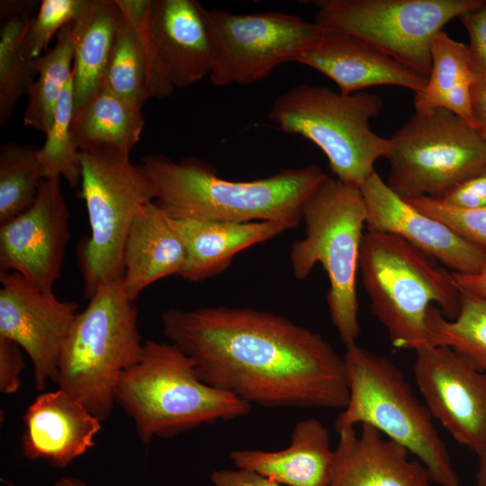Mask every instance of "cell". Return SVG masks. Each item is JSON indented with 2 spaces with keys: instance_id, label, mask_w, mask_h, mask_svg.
Masks as SVG:
<instances>
[{
  "instance_id": "22",
  "label": "cell",
  "mask_w": 486,
  "mask_h": 486,
  "mask_svg": "<svg viewBox=\"0 0 486 486\" xmlns=\"http://www.w3.org/2000/svg\"><path fill=\"white\" fill-rule=\"evenodd\" d=\"M186 262L184 243L173 219L157 202L135 216L123 250V284L131 301L153 283L180 274Z\"/></svg>"
},
{
  "instance_id": "11",
  "label": "cell",
  "mask_w": 486,
  "mask_h": 486,
  "mask_svg": "<svg viewBox=\"0 0 486 486\" xmlns=\"http://www.w3.org/2000/svg\"><path fill=\"white\" fill-rule=\"evenodd\" d=\"M486 0H317L315 22L358 38L428 77L435 36Z\"/></svg>"
},
{
  "instance_id": "15",
  "label": "cell",
  "mask_w": 486,
  "mask_h": 486,
  "mask_svg": "<svg viewBox=\"0 0 486 486\" xmlns=\"http://www.w3.org/2000/svg\"><path fill=\"white\" fill-rule=\"evenodd\" d=\"M61 178L43 179L33 204L0 227V268L46 292L60 277L69 240V210Z\"/></svg>"
},
{
  "instance_id": "25",
  "label": "cell",
  "mask_w": 486,
  "mask_h": 486,
  "mask_svg": "<svg viewBox=\"0 0 486 486\" xmlns=\"http://www.w3.org/2000/svg\"><path fill=\"white\" fill-rule=\"evenodd\" d=\"M121 17L116 0H86L72 22L74 111L102 86Z\"/></svg>"
},
{
  "instance_id": "19",
  "label": "cell",
  "mask_w": 486,
  "mask_h": 486,
  "mask_svg": "<svg viewBox=\"0 0 486 486\" xmlns=\"http://www.w3.org/2000/svg\"><path fill=\"white\" fill-rule=\"evenodd\" d=\"M22 452L66 468L94 446L101 420L62 390L39 395L23 415Z\"/></svg>"
},
{
  "instance_id": "40",
  "label": "cell",
  "mask_w": 486,
  "mask_h": 486,
  "mask_svg": "<svg viewBox=\"0 0 486 486\" xmlns=\"http://www.w3.org/2000/svg\"><path fill=\"white\" fill-rule=\"evenodd\" d=\"M453 276L461 292L486 299V253L482 265L476 273H453Z\"/></svg>"
},
{
  "instance_id": "18",
  "label": "cell",
  "mask_w": 486,
  "mask_h": 486,
  "mask_svg": "<svg viewBox=\"0 0 486 486\" xmlns=\"http://www.w3.org/2000/svg\"><path fill=\"white\" fill-rule=\"evenodd\" d=\"M205 10L195 0H151L152 39L161 70L174 87L189 86L211 74Z\"/></svg>"
},
{
  "instance_id": "34",
  "label": "cell",
  "mask_w": 486,
  "mask_h": 486,
  "mask_svg": "<svg viewBox=\"0 0 486 486\" xmlns=\"http://www.w3.org/2000/svg\"><path fill=\"white\" fill-rule=\"evenodd\" d=\"M86 0H42L25 39L30 56L36 58L49 47L55 34L78 15Z\"/></svg>"
},
{
  "instance_id": "32",
  "label": "cell",
  "mask_w": 486,
  "mask_h": 486,
  "mask_svg": "<svg viewBox=\"0 0 486 486\" xmlns=\"http://www.w3.org/2000/svg\"><path fill=\"white\" fill-rule=\"evenodd\" d=\"M101 87L141 108L150 98L146 61L122 14Z\"/></svg>"
},
{
  "instance_id": "42",
  "label": "cell",
  "mask_w": 486,
  "mask_h": 486,
  "mask_svg": "<svg viewBox=\"0 0 486 486\" xmlns=\"http://www.w3.org/2000/svg\"><path fill=\"white\" fill-rule=\"evenodd\" d=\"M479 464L475 474L476 486H486V447L478 455Z\"/></svg>"
},
{
  "instance_id": "28",
  "label": "cell",
  "mask_w": 486,
  "mask_h": 486,
  "mask_svg": "<svg viewBox=\"0 0 486 486\" xmlns=\"http://www.w3.org/2000/svg\"><path fill=\"white\" fill-rule=\"evenodd\" d=\"M72 22L58 32L54 46L33 61L37 76L26 94L28 103L22 121L25 126L45 134L52 124L61 94L73 75Z\"/></svg>"
},
{
  "instance_id": "38",
  "label": "cell",
  "mask_w": 486,
  "mask_h": 486,
  "mask_svg": "<svg viewBox=\"0 0 486 486\" xmlns=\"http://www.w3.org/2000/svg\"><path fill=\"white\" fill-rule=\"evenodd\" d=\"M22 348L13 341L0 339V391L15 393L21 386V373L25 364Z\"/></svg>"
},
{
  "instance_id": "5",
  "label": "cell",
  "mask_w": 486,
  "mask_h": 486,
  "mask_svg": "<svg viewBox=\"0 0 486 486\" xmlns=\"http://www.w3.org/2000/svg\"><path fill=\"white\" fill-rule=\"evenodd\" d=\"M144 343L138 307L123 279L101 286L77 312L62 350L57 384L101 421L116 404L122 374L140 357Z\"/></svg>"
},
{
  "instance_id": "4",
  "label": "cell",
  "mask_w": 486,
  "mask_h": 486,
  "mask_svg": "<svg viewBox=\"0 0 486 486\" xmlns=\"http://www.w3.org/2000/svg\"><path fill=\"white\" fill-rule=\"evenodd\" d=\"M116 403L132 418L144 444L203 424L247 416L252 405L202 382L192 358L173 343L147 340L122 375Z\"/></svg>"
},
{
  "instance_id": "24",
  "label": "cell",
  "mask_w": 486,
  "mask_h": 486,
  "mask_svg": "<svg viewBox=\"0 0 486 486\" xmlns=\"http://www.w3.org/2000/svg\"><path fill=\"white\" fill-rule=\"evenodd\" d=\"M476 80L469 46L439 32L432 41L428 82L414 95L415 112L446 109L477 130L472 106Z\"/></svg>"
},
{
  "instance_id": "12",
  "label": "cell",
  "mask_w": 486,
  "mask_h": 486,
  "mask_svg": "<svg viewBox=\"0 0 486 486\" xmlns=\"http://www.w3.org/2000/svg\"><path fill=\"white\" fill-rule=\"evenodd\" d=\"M212 49L213 86L251 85L277 66L295 62L316 44L326 29L282 12L236 14L205 10Z\"/></svg>"
},
{
  "instance_id": "20",
  "label": "cell",
  "mask_w": 486,
  "mask_h": 486,
  "mask_svg": "<svg viewBox=\"0 0 486 486\" xmlns=\"http://www.w3.org/2000/svg\"><path fill=\"white\" fill-rule=\"evenodd\" d=\"M329 486H431L424 464L409 459V451L372 426L338 432Z\"/></svg>"
},
{
  "instance_id": "43",
  "label": "cell",
  "mask_w": 486,
  "mask_h": 486,
  "mask_svg": "<svg viewBox=\"0 0 486 486\" xmlns=\"http://www.w3.org/2000/svg\"><path fill=\"white\" fill-rule=\"evenodd\" d=\"M55 486H87L83 481L75 477H63L58 481Z\"/></svg>"
},
{
  "instance_id": "17",
  "label": "cell",
  "mask_w": 486,
  "mask_h": 486,
  "mask_svg": "<svg viewBox=\"0 0 486 486\" xmlns=\"http://www.w3.org/2000/svg\"><path fill=\"white\" fill-rule=\"evenodd\" d=\"M295 62L322 73L346 94L375 86H397L416 93L428 82V77L367 42L329 30Z\"/></svg>"
},
{
  "instance_id": "36",
  "label": "cell",
  "mask_w": 486,
  "mask_h": 486,
  "mask_svg": "<svg viewBox=\"0 0 486 486\" xmlns=\"http://www.w3.org/2000/svg\"><path fill=\"white\" fill-rule=\"evenodd\" d=\"M469 37V50L477 78L486 80V3L459 17Z\"/></svg>"
},
{
  "instance_id": "7",
  "label": "cell",
  "mask_w": 486,
  "mask_h": 486,
  "mask_svg": "<svg viewBox=\"0 0 486 486\" xmlns=\"http://www.w3.org/2000/svg\"><path fill=\"white\" fill-rule=\"evenodd\" d=\"M305 237L292 244L294 276L304 280L314 266L325 270L329 288L327 302L333 326L348 346L360 335L356 289L359 255L366 224L360 188L327 176L304 205Z\"/></svg>"
},
{
  "instance_id": "30",
  "label": "cell",
  "mask_w": 486,
  "mask_h": 486,
  "mask_svg": "<svg viewBox=\"0 0 486 486\" xmlns=\"http://www.w3.org/2000/svg\"><path fill=\"white\" fill-rule=\"evenodd\" d=\"M38 147L10 142L0 148V223L29 209L43 180Z\"/></svg>"
},
{
  "instance_id": "6",
  "label": "cell",
  "mask_w": 486,
  "mask_h": 486,
  "mask_svg": "<svg viewBox=\"0 0 486 486\" xmlns=\"http://www.w3.org/2000/svg\"><path fill=\"white\" fill-rule=\"evenodd\" d=\"M349 392L334 423L337 432L366 424L417 456L438 486H460L446 445L404 374L388 358L356 343L343 355Z\"/></svg>"
},
{
  "instance_id": "26",
  "label": "cell",
  "mask_w": 486,
  "mask_h": 486,
  "mask_svg": "<svg viewBox=\"0 0 486 486\" xmlns=\"http://www.w3.org/2000/svg\"><path fill=\"white\" fill-rule=\"evenodd\" d=\"M144 122L141 107L100 87L74 111L71 130L80 151L109 148L130 154Z\"/></svg>"
},
{
  "instance_id": "16",
  "label": "cell",
  "mask_w": 486,
  "mask_h": 486,
  "mask_svg": "<svg viewBox=\"0 0 486 486\" xmlns=\"http://www.w3.org/2000/svg\"><path fill=\"white\" fill-rule=\"evenodd\" d=\"M359 188L366 209V230L395 235L453 273L473 274L482 266V250L396 194L376 171Z\"/></svg>"
},
{
  "instance_id": "35",
  "label": "cell",
  "mask_w": 486,
  "mask_h": 486,
  "mask_svg": "<svg viewBox=\"0 0 486 486\" xmlns=\"http://www.w3.org/2000/svg\"><path fill=\"white\" fill-rule=\"evenodd\" d=\"M420 212L446 224L465 240L486 253V207L461 210L428 196L405 199Z\"/></svg>"
},
{
  "instance_id": "13",
  "label": "cell",
  "mask_w": 486,
  "mask_h": 486,
  "mask_svg": "<svg viewBox=\"0 0 486 486\" xmlns=\"http://www.w3.org/2000/svg\"><path fill=\"white\" fill-rule=\"evenodd\" d=\"M0 339L17 344L33 367L35 388L57 383L65 341L78 304L61 301L15 272H0Z\"/></svg>"
},
{
  "instance_id": "23",
  "label": "cell",
  "mask_w": 486,
  "mask_h": 486,
  "mask_svg": "<svg viewBox=\"0 0 486 486\" xmlns=\"http://www.w3.org/2000/svg\"><path fill=\"white\" fill-rule=\"evenodd\" d=\"M173 223L186 249V262L179 276L190 282L219 274L240 251L288 230L275 221L239 223L173 219Z\"/></svg>"
},
{
  "instance_id": "10",
  "label": "cell",
  "mask_w": 486,
  "mask_h": 486,
  "mask_svg": "<svg viewBox=\"0 0 486 486\" xmlns=\"http://www.w3.org/2000/svg\"><path fill=\"white\" fill-rule=\"evenodd\" d=\"M385 158L388 186L403 199H441L486 169V140L455 113L442 108L416 112L391 138Z\"/></svg>"
},
{
  "instance_id": "37",
  "label": "cell",
  "mask_w": 486,
  "mask_h": 486,
  "mask_svg": "<svg viewBox=\"0 0 486 486\" xmlns=\"http://www.w3.org/2000/svg\"><path fill=\"white\" fill-rule=\"evenodd\" d=\"M439 201L461 210L486 207V169L454 186Z\"/></svg>"
},
{
  "instance_id": "9",
  "label": "cell",
  "mask_w": 486,
  "mask_h": 486,
  "mask_svg": "<svg viewBox=\"0 0 486 486\" xmlns=\"http://www.w3.org/2000/svg\"><path fill=\"white\" fill-rule=\"evenodd\" d=\"M81 194L90 236L81 248L80 270L88 299L103 285L123 279L125 241L138 212L155 199L142 166L109 148L80 151Z\"/></svg>"
},
{
  "instance_id": "3",
  "label": "cell",
  "mask_w": 486,
  "mask_h": 486,
  "mask_svg": "<svg viewBox=\"0 0 486 486\" xmlns=\"http://www.w3.org/2000/svg\"><path fill=\"white\" fill-rule=\"evenodd\" d=\"M359 271L371 310L396 348L415 351L430 346L432 306L447 320L459 313L462 292L453 273L395 235L366 230Z\"/></svg>"
},
{
  "instance_id": "39",
  "label": "cell",
  "mask_w": 486,
  "mask_h": 486,
  "mask_svg": "<svg viewBox=\"0 0 486 486\" xmlns=\"http://www.w3.org/2000/svg\"><path fill=\"white\" fill-rule=\"evenodd\" d=\"M213 486H283L245 469H220L211 474Z\"/></svg>"
},
{
  "instance_id": "14",
  "label": "cell",
  "mask_w": 486,
  "mask_h": 486,
  "mask_svg": "<svg viewBox=\"0 0 486 486\" xmlns=\"http://www.w3.org/2000/svg\"><path fill=\"white\" fill-rule=\"evenodd\" d=\"M413 375L425 405L477 456L486 447V374L446 346L415 350Z\"/></svg>"
},
{
  "instance_id": "21",
  "label": "cell",
  "mask_w": 486,
  "mask_h": 486,
  "mask_svg": "<svg viewBox=\"0 0 486 486\" xmlns=\"http://www.w3.org/2000/svg\"><path fill=\"white\" fill-rule=\"evenodd\" d=\"M229 455L236 468L283 486H329L333 476L335 451L328 430L313 418L294 425L290 443L282 450L236 449Z\"/></svg>"
},
{
  "instance_id": "41",
  "label": "cell",
  "mask_w": 486,
  "mask_h": 486,
  "mask_svg": "<svg viewBox=\"0 0 486 486\" xmlns=\"http://www.w3.org/2000/svg\"><path fill=\"white\" fill-rule=\"evenodd\" d=\"M472 106L478 131L486 140V80L477 78L472 92Z\"/></svg>"
},
{
  "instance_id": "2",
  "label": "cell",
  "mask_w": 486,
  "mask_h": 486,
  "mask_svg": "<svg viewBox=\"0 0 486 486\" xmlns=\"http://www.w3.org/2000/svg\"><path fill=\"white\" fill-rule=\"evenodd\" d=\"M142 166L157 204L173 219L275 221L288 230L302 220L306 202L328 176L318 165L310 164L257 180L230 181L200 158L176 162L157 154L145 156Z\"/></svg>"
},
{
  "instance_id": "1",
  "label": "cell",
  "mask_w": 486,
  "mask_h": 486,
  "mask_svg": "<svg viewBox=\"0 0 486 486\" xmlns=\"http://www.w3.org/2000/svg\"><path fill=\"white\" fill-rule=\"evenodd\" d=\"M162 328L204 383L250 405L343 410L344 358L320 334L249 308H169Z\"/></svg>"
},
{
  "instance_id": "27",
  "label": "cell",
  "mask_w": 486,
  "mask_h": 486,
  "mask_svg": "<svg viewBox=\"0 0 486 486\" xmlns=\"http://www.w3.org/2000/svg\"><path fill=\"white\" fill-rule=\"evenodd\" d=\"M35 1L4 0L0 4V126L11 118L37 73L26 48L30 23L38 9Z\"/></svg>"
},
{
  "instance_id": "8",
  "label": "cell",
  "mask_w": 486,
  "mask_h": 486,
  "mask_svg": "<svg viewBox=\"0 0 486 486\" xmlns=\"http://www.w3.org/2000/svg\"><path fill=\"white\" fill-rule=\"evenodd\" d=\"M382 106L375 94H346L302 84L277 96L267 118L278 130L313 142L336 178L359 187L389 151V139L374 133L370 124Z\"/></svg>"
},
{
  "instance_id": "31",
  "label": "cell",
  "mask_w": 486,
  "mask_h": 486,
  "mask_svg": "<svg viewBox=\"0 0 486 486\" xmlns=\"http://www.w3.org/2000/svg\"><path fill=\"white\" fill-rule=\"evenodd\" d=\"M74 70L57 104L52 124L38 151L43 179L58 176L75 188L81 184L80 149L71 130Z\"/></svg>"
},
{
  "instance_id": "33",
  "label": "cell",
  "mask_w": 486,
  "mask_h": 486,
  "mask_svg": "<svg viewBox=\"0 0 486 486\" xmlns=\"http://www.w3.org/2000/svg\"><path fill=\"white\" fill-rule=\"evenodd\" d=\"M116 3L143 53L150 98L163 99L170 96L175 87L161 70L150 31L151 0H116Z\"/></svg>"
},
{
  "instance_id": "29",
  "label": "cell",
  "mask_w": 486,
  "mask_h": 486,
  "mask_svg": "<svg viewBox=\"0 0 486 486\" xmlns=\"http://www.w3.org/2000/svg\"><path fill=\"white\" fill-rule=\"evenodd\" d=\"M429 345L446 346L486 374V299L462 292L461 307L447 320L436 306L428 316Z\"/></svg>"
}]
</instances>
